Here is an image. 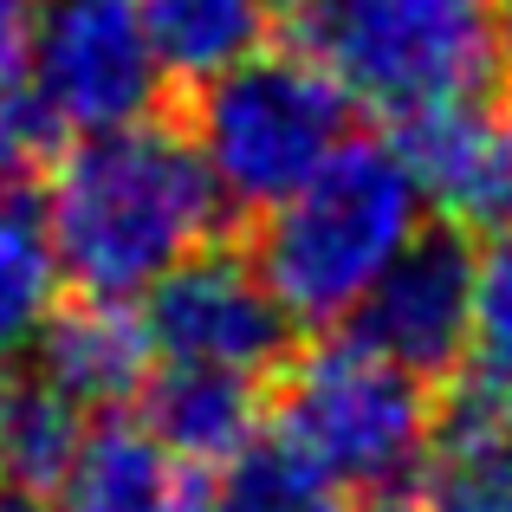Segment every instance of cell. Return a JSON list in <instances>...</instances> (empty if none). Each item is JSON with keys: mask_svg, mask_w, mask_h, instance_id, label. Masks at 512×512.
<instances>
[{"mask_svg": "<svg viewBox=\"0 0 512 512\" xmlns=\"http://www.w3.org/2000/svg\"><path fill=\"white\" fill-rule=\"evenodd\" d=\"M26 357L78 409H111V402L137 396L156 370L143 312L130 299H98V292H85V305H59Z\"/></svg>", "mask_w": 512, "mask_h": 512, "instance_id": "10", "label": "cell"}, {"mask_svg": "<svg viewBox=\"0 0 512 512\" xmlns=\"http://www.w3.org/2000/svg\"><path fill=\"white\" fill-rule=\"evenodd\" d=\"M59 286L65 273L46 240V221L26 201H7L0 208V363H20L33 350L46 318L59 312Z\"/></svg>", "mask_w": 512, "mask_h": 512, "instance_id": "15", "label": "cell"}, {"mask_svg": "<svg viewBox=\"0 0 512 512\" xmlns=\"http://www.w3.org/2000/svg\"><path fill=\"white\" fill-rule=\"evenodd\" d=\"M273 428L279 448L331 493L389 506L409 500L415 480L435 467L441 409L428 396V376L350 331V338H318L286 363Z\"/></svg>", "mask_w": 512, "mask_h": 512, "instance_id": "3", "label": "cell"}, {"mask_svg": "<svg viewBox=\"0 0 512 512\" xmlns=\"http://www.w3.org/2000/svg\"><path fill=\"white\" fill-rule=\"evenodd\" d=\"M78 435V402L59 396L39 370L0 363V480L13 487H59Z\"/></svg>", "mask_w": 512, "mask_h": 512, "instance_id": "14", "label": "cell"}, {"mask_svg": "<svg viewBox=\"0 0 512 512\" xmlns=\"http://www.w3.org/2000/svg\"><path fill=\"white\" fill-rule=\"evenodd\" d=\"M467 305H474V247L454 227H422L350 318L357 338L383 357L409 363L415 376H441L467 350Z\"/></svg>", "mask_w": 512, "mask_h": 512, "instance_id": "9", "label": "cell"}, {"mask_svg": "<svg viewBox=\"0 0 512 512\" xmlns=\"http://www.w3.org/2000/svg\"><path fill=\"white\" fill-rule=\"evenodd\" d=\"M474 389L493 402H512V227L487 234L474 253V305H467V350Z\"/></svg>", "mask_w": 512, "mask_h": 512, "instance_id": "16", "label": "cell"}, {"mask_svg": "<svg viewBox=\"0 0 512 512\" xmlns=\"http://www.w3.org/2000/svg\"><path fill=\"white\" fill-rule=\"evenodd\" d=\"M46 240L59 273L98 299H143L169 266L214 240L221 195L182 130L137 124L72 137L46 182Z\"/></svg>", "mask_w": 512, "mask_h": 512, "instance_id": "1", "label": "cell"}, {"mask_svg": "<svg viewBox=\"0 0 512 512\" xmlns=\"http://www.w3.org/2000/svg\"><path fill=\"white\" fill-rule=\"evenodd\" d=\"M422 188L396 143L344 137L286 201L260 214L253 266L292 325H344L383 266L422 234Z\"/></svg>", "mask_w": 512, "mask_h": 512, "instance_id": "2", "label": "cell"}, {"mask_svg": "<svg viewBox=\"0 0 512 512\" xmlns=\"http://www.w3.org/2000/svg\"><path fill=\"white\" fill-rule=\"evenodd\" d=\"M260 422H266L260 376L201 370V363H163L143 383V428L156 441H169L201 474L240 461L260 441Z\"/></svg>", "mask_w": 512, "mask_h": 512, "instance_id": "12", "label": "cell"}, {"mask_svg": "<svg viewBox=\"0 0 512 512\" xmlns=\"http://www.w3.org/2000/svg\"><path fill=\"white\" fill-rule=\"evenodd\" d=\"M409 512H512V474L480 441H448V461L415 480Z\"/></svg>", "mask_w": 512, "mask_h": 512, "instance_id": "18", "label": "cell"}, {"mask_svg": "<svg viewBox=\"0 0 512 512\" xmlns=\"http://www.w3.org/2000/svg\"><path fill=\"white\" fill-rule=\"evenodd\" d=\"M26 33H33V0H0V98L20 91Z\"/></svg>", "mask_w": 512, "mask_h": 512, "instance_id": "20", "label": "cell"}, {"mask_svg": "<svg viewBox=\"0 0 512 512\" xmlns=\"http://www.w3.org/2000/svg\"><path fill=\"white\" fill-rule=\"evenodd\" d=\"M487 13H493V59L512 72V0H487Z\"/></svg>", "mask_w": 512, "mask_h": 512, "instance_id": "23", "label": "cell"}, {"mask_svg": "<svg viewBox=\"0 0 512 512\" xmlns=\"http://www.w3.org/2000/svg\"><path fill=\"white\" fill-rule=\"evenodd\" d=\"M279 299L266 292L260 266L221 247H195L143 292V331L156 363H201V370L266 376L286 357Z\"/></svg>", "mask_w": 512, "mask_h": 512, "instance_id": "7", "label": "cell"}, {"mask_svg": "<svg viewBox=\"0 0 512 512\" xmlns=\"http://www.w3.org/2000/svg\"><path fill=\"white\" fill-rule=\"evenodd\" d=\"M396 156L422 188V208H435L454 234L512 227V111L487 91L396 117Z\"/></svg>", "mask_w": 512, "mask_h": 512, "instance_id": "8", "label": "cell"}, {"mask_svg": "<svg viewBox=\"0 0 512 512\" xmlns=\"http://www.w3.org/2000/svg\"><path fill=\"white\" fill-rule=\"evenodd\" d=\"M0 512H65L52 500L46 487H13V480H0Z\"/></svg>", "mask_w": 512, "mask_h": 512, "instance_id": "22", "label": "cell"}, {"mask_svg": "<svg viewBox=\"0 0 512 512\" xmlns=\"http://www.w3.org/2000/svg\"><path fill=\"white\" fill-rule=\"evenodd\" d=\"M163 78H214L266 46L273 0H130Z\"/></svg>", "mask_w": 512, "mask_h": 512, "instance_id": "13", "label": "cell"}, {"mask_svg": "<svg viewBox=\"0 0 512 512\" xmlns=\"http://www.w3.org/2000/svg\"><path fill=\"white\" fill-rule=\"evenodd\" d=\"M448 441H480V448H493V461L512 474V402H487V415H480L474 428H461V435Z\"/></svg>", "mask_w": 512, "mask_h": 512, "instance_id": "21", "label": "cell"}, {"mask_svg": "<svg viewBox=\"0 0 512 512\" xmlns=\"http://www.w3.org/2000/svg\"><path fill=\"white\" fill-rule=\"evenodd\" d=\"M350 137V98L312 52L260 46L195 91V143L221 208L266 214Z\"/></svg>", "mask_w": 512, "mask_h": 512, "instance_id": "4", "label": "cell"}, {"mask_svg": "<svg viewBox=\"0 0 512 512\" xmlns=\"http://www.w3.org/2000/svg\"><path fill=\"white\" fill-rule=\"evenodd\" d=\"M350 500L331 493L318 474H305L286 448H247L221 467V487L208 493V512H344Z\"/></svg>", "mask_w": 512, "mask_h": 512, "instance_id": "17", "label": "cell"}, {"mask_svg": "<svg viewBox=\"0 0 512 512\" xmlns=\"http://www.w3.org/2000/svg\"><path fill=\"white\" fill-rule=\"evenodd\" d=\"M65 512H208V474L143 422H98L65 461Z\"/></svg>", "mask_w": 512, "mask_h": 512, "instance_id": "11", "label": "cell"}, {"mask_svg": "<svg viewBox=\"0 0 512 512\" xmlns=\"http://www.w3.org/2000/svg\"><path fill=\"white\" fill-rule=\"evenodd\" d=\"M273 7H299V0H273Z\"/></svg>", "mask_w": 512, "mask_h": 512, "instance_id": "24", "label": "cell"}, {"mask_svg": "<svg viewBox=\"0 0 512 512\" xmlns=\"http://www.w3.org/2000/svg\"><path fill=\"white\" fill-rule=\"evenodd\" d=\"M299 39L350 104L415 117L493 85L487 0H299Z\"/></svg>", "mask_w": 512, "mask_h": 512, "instance_id": "5", "label": "cell"}, {"mask_svg": "<svg viewBox=\"0 0 512 512\" xmlns=\"http://www.w3.org/2000/svg\"><path fill=\"white\" fill-rule=\"evenodd\" d=\"M20 111L46 137H98L137 124L163 98V65L130 0H33Z\"/></svg>", "mask_w": 512, "mask_h": 512, "instance_id": "6", "label": "cell"}, {"mask_svg": "<svg viewBox=\"0 0 512 512\" xmlns=\"http://www.w3.org/2000/svg\"><path fill=\"white\" fill-rule=\"evenodd\" d=\"M46 143L52 137L20 111V98H0V208H7V201H26Z\"/></svg>", "mask_w": 512, "mask_h": 512, "instance_id": "19", "label": "cell"}]
</instances>
